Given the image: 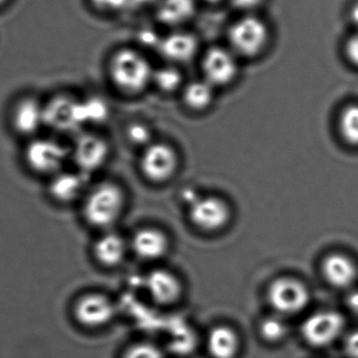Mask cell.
Masks as SVG:
<instances>
[{
    "mask_svg": "<svg viewBox=\"0 0 358 358\" xmlns=\"http://www.w3.org/2000/svg\"><path fill=\"white\" fill-rule=\"evenodd\" d=\"M125 206L124 189L115 182H102L86 196L83 216L88 224L105 231L120 220Z\"/></svg>",
    "mask_w": 358,
    "mask_h": 358,
    "instance_id": "6da1fadb",
    "label": "cell"
},
{
    "mask_svg": "<svg viewBox=\"0 0 358 358\" xmlns=\"http://www.w3.org/2000/svg\"><path fill=\"white\" fill-rule=\"evenodd\" d=\"M109 73L119 90L126 94H136L152 83L155 69L146 57L136 50H122L111 59Z\"/></svg>",
    "mask_w": 358,
    "mask_h": 358,
    "instance_id": "7a4b0ae2",
    "label": "cell"
},
{
    "mask_svg": "<svg viewBox=\"0 0 358 358\" xmlns=\"http://www.w3.org/2000/svg\"><path fill=\"white\" fill-rule=\"evenodd\" d=\"M69 159L71 149L52 138H37L25 147V164L31 171L39 176H57L63 171Z\"/></svg>",
    "mask_w": 358,
    "mask_h": 358,
    "instance_id": "3957f363",
    "label": "cell"
},
{
    "mask_svg": "<svg viewBox=\"0 0 358 358\" xmlns=\"http://www.w3.org/2000/svg\"><path fill=\"white\" fill-rule=\"evenodd\" d=\"M192 224L204 233L222 231L231 222V208L219 196L206 195L194 198L187 212Z\"/></svg>",
    "mask_w": 358,
    "mask_h": 358,
    "instance_id": "277c9868",
    "label": "cell"
},
{
    "mask_svg": "<svg viewBox=\"0 0 358 358\" xmlns=\"http://www.w3.org/2000/svg\"><path fill=\"white\" fill-rule=\"evenodd\" d=\"M268 39V27L258 17H243L229 29V44L233 52L239 56H258L267 45Z\"/></svg>",
    "mask_w": 358,
    "mask_h": 358,
    "instance_id": "5b68a950",
    "label": "cell"
},
{
    "mask_svg": "<svg viewBox=\"0 0 358 358\" xmlns=\"http://www.w3.org/2000/svg\"><path fill=\"white\" fill-rule=\"evenodd\" d=\"M84 124L81 101L69 94H58L44 104V126L57 134L79 131Z\"/></svg>",
    "mask_w": 358,
    "mask_h": 358,
    "instance_id": "8992f818",
    "label": "cell"
},
{
    "mask_svg": "<svg viewBox=\"0 0 358 358\" xmlns=\"http://www.w3.org/2000/svg\"><path fill=\"white\" fill-rule=\"evenodd\" d=\"M143 176L155 183H165L178 173V151L166 143H152L144 148L140 164Z\"/></svg>",
    "mask_w": 358,
    "mask_h": 358,
    "instance_id": "52a82bcc",
    "label": "cell"
},
{
    "mask_svg": "<svg viewBox=\"0 0 358 358\" xmlns=\"http://www.w3.org/2000/svg\"><path fill=\"white\" fill-rule=\"evenodd\" d=\"M269 304L280 315L301 313L309 303L308 288L294 278L282 277L273 280L267 289Z\"/></svg>",
    "mask_w": 358,
    "mask_h": 358,
    "instance_id": "ba28073f",
    "label": "cell"
},
{
    "mask_svg": "<svg viewBox=\"0 0 358 358\" xmlns=\"http://www.w3.org/2000/svg\"><path fill=\"white\" fill-rule=\"evenodd\" d=\"M71 149V159L84 174L98 171L109 157V145L104 138L94 134L78 136Z\"/></svg>",
    "mask_w": 358,
    "mask_h": 358,
    "instance_id": "9c48e42d",
    "label": "cell"
},
{
    "mask_svg": "<svg viewBox=\"0 0 358 358\" xmlns=\"http://www.w3.org/2000/svg\"><path fill=\"white\" fill-rule=\"evenodd\" d=\"M345 327L344 317L334 311L315 313L305 320L302 325V336L311 346H329L342 334Z\"/></svg>",
    "mask_w": 358,
    "mask_h": 358,
    "instance_id": "30bf717a",
    "label": "cell"
},
{
    "mask_svg": "<svg viewBox=\"0 0 358 358\" xmlns=\"http://www.w3.org/2000/svg\"><path fill=\"white\" fill-rule=\"evenodd\" d=\"M203 79L216 87L229 85L238 75L235 52L222 48H212L202 59Z\"/></svg>",
    "mask_w": 358,
    "mask_h": 358,
    "instance_id": "8fae6325",
    "label": "cell"
},
{
    "mask_svg": "<svg viewBox=\"0 0 358 358\" xmlns=\"http://www.w3.org/2000/svg\"><path fill=\"white\" fill-rule=\"evenodd\" d=\"M75 317L81 325L100 328L113 321L115 307L104 294H88L81 296L75 305Z\"/></svg>",
    "mask_w": 358,
    "mask_h": 358,
    "instance_id": "7c38bea8",
    "label": "cell"
},
{
    "mask_svg": "<svg viewBox=\"0 0 358 358\" xmlns=\"http://www.w3.org/2000/svg\"><path fill=\"white\" fill-rule=\"evenodd\" d=\"M145 285L150 298L162 306H171L182 296V282L176 273L168 269L151 271L147 275Z\"/></svg>",
    "mask_w": 358,
    "mask_h": 358,
    "instance_id": "4fadbf2b",
    "label": "cell"
},
{
    "mask_svg": "<svg viewBox=\"0 0 358 358\" xmlns=\"http://www.w3.org/2000/svg\"><path fill=\"white\" fill-rule=\"evenodd\" d=\"M131 248L142 260H159L169 252V237L162 229L144 227L134 234L131 239Z\"/></svg>",
    "mask_w": 358,
    "mask_h": 358,
    "instance_id": "5bb4252c",
    "label": "cell"
},
{
    "mask_svg": "<svg viewBox=\"0 0 358 358\" xmlns=\"http://www.w3.org/2000/svg\"><path fill=\"white\" fill-rule=\"evenodd\" d=\"M12 126L17 134L33 136L44 126V104L35 98H23L15 104Z\"/></svg>",
    "mask_w": 358,
    "mask_h": 358,
    "instance_id": "9a60e30c",
    "label": "cell"
},
{
    "mask_svg": "<svg viewBox=\"0 0 358 358\" xmlns=\"http://www.w3.org/2000/svg\"><path fill=\"white\" fill-rule=\"evenodd\" d=\"M128 244L124 237L115 231L103 234L94 242L92 252L99 264L105 267H117L125 260Z\"/></svg>",
    "mask_w": 358,
    "mask_h": 358,
    "instance_id": "2e32d148",
    "label": "cell"
},
{
    "mask_svg": "<svg viewBox=\"0 0 358 358\" xmlns=\"http://www.w3.org/2000/svg\"><path fill=\"white\" fill-rule=\"evenodd\" d=\"M85 189V174L80 171H62L52 176L48 185V193L57 202L71 203L83 195Z\"/></svg>",
    "mask_w": 358,
    "mask_h": 358,
    "instance_id": "e0dca14e",
    "label": "cell"
},
{
    "mask_svg": "<svg viewBox=\"0 0 358 358\" xmlns=\"http://www.w3.org/2000/svg\"><path fill=\"white\" fill-rule=\"evenodd\" d=\"M164 58L172 63H185L195 57L198 50V41L195 36L189 33L170 34L162 38L159 46Z\"/></svg>",
    "mask_w": 358,
    "mask_h": 358,
    "instance_id": "ac0fdd59",
    "label": "cell"
},
{
    "mask_svg": "<svg viewBox=\"0 0 358 358\" xmlns=\"http://www.w3.org/2000/svg\"><path fill=\"white\" fill-rule=\"evenodd\" d=\"M322 268L324 277L334 287H350L357 278V265L345 255L332 254L326 257Z\"/></svg>",
    "mask_w": 358,
    "mask_h": 358,
    "instance_id": "d6986e66",
    "label": "cell"
},
{
    "mask_svg": "<svg viewBox=\"0 0 358 358\" xmlns=\"http://www.w3.org/2000/svg\"><path fill=\"white\" fill-rule=\"evenodd\" d=\"M239 336L233 328L221 325L213 328L206 338V347L213 358H236L239 355Z\"/></svg>",
    "mask_w": 358,
    "mask_h": 358,
    "instance_id": "ffe728a7",
    "label": "cell"
},
{
    "mask_svg": "<svg viewBox=\"0 0 358 358\" xmlns=\"http://www.w3.org/2000/svg\"><path fill=\"white\" fill-rule=\"evenodd\" d=\"M196 12V0H159V20L170 27H178L189 21Z\"/></svg>",
    "mask_w": 358,
    "mask_h": 358,
    "instance_id": "44dd1931",
    "label": "cell"
},
{
    "mask_svg": "<svg viewBox=\"0 0 358 358\" xmlns=\"http://www.w3.org/2000/svg\"><path fill=\"white\" fill-rule=\"evenodd\" d=\"M182 99L185 106L191 110H206L214 102L215 87L204 79L189 82L183 88Z\"/></svg>",
    "mask_w": 358,
    "mask_h": 358,
    "instance_id": "7402d4cb",
    "label": "cell"
},
{
    "mask_svg": "<svg viewBox=\"0 0 358 358\" xmlns=\"http://www.w3.org/2000/svg\"><path fill=\"white\" fill-rule=\"evenodd\" d=\"M182 73L176 67L165 66L155 69L152 83L165 92H174L182 85Z\"/></svg>",
    "mask_w": 358,
    "mask_h": 358,
    "instance_id": "603a6c76",
    "label": "cell"
},
{
    "mask_svg": "<svg viewBox=\"0 0 358 358\" xmlns=\"http://www.w3.org/2000/svg\"><path fill=\"white\" fill-rule=\"evenodd\" d=\"M340 131L348 144L358 146V105L347 106L340 117Z\"/></svg>",
    "mask_w": 358,
    "mask_h": 358,
    "instance_id": "cb8c5ba5",
    "label": "cell"
},
{
    "mask_svg": "<svg viewBox=\"0 0 358 358\" xmlns=\"http://www.w3.org/2000/svg\"><path fill=\"white\" fill-rule=\"evenodd\" d=\"M84 124H100L108 117V106L100 98H88L81 101Z\"/></svg>",
    "mask_w": 358,
    "mask_h": 358,
    "instance_id": "d4e9b609",
    "label": "cell"
},
{
    "mask_svg": "<svg viewBox=\"0 0 358 358\" xmlns=\"http://www.w3.org/2000/svg\"><path fill=\"white\" fill-rule=\"evenodd\" d=\"M259 332L265 342L275 344L287 336V326L280 317H269L261 322Z\"/></svg>",
    "mask_w": 358,
    "mask_h": 358,
    "instance_id": "484cf974",
    "label": "cell"
},
{
    "mask_svg": "<svg viewBox=\"0 0 358 358\" xmlns=\"http://www.w3.org/2000/svg\"><path fill=\"white\" fill-rule=\"evenodd\" d=\"M127 138L130 142L136 146H142L144 148L152 144V131L150 128L144 123H134L128 127Z\"/></svg>",
    "mask_w": 358,
    "mask_h": 358,
    "instance_id": "4316f807",
    "label": "cell"
},
{
    "mask_svg": "<svg viewBox=\"0 0 358 358\" xmlns=\"http://www.w3.org/2000/svg\"><path fill=\"white\" fill-rule=\"evenodd\" d=\"M124 358H165L161 349L148 343H141L128 349Z\"/></svg>",
    "mask_w": 358,
    "mask_h": 358,
    "instance_id": "83f0119b",
    "label": "cell"
},
{
    "mask_svg": "<svg viewBox=\"0 0 358 358\" xmlns=\"http://www.w3.org/2000/svg\"><path fill=\"white\" fill-rule=\"evenodd\" d=\"M96 8L106 12H120L129 6L130 0H90Z\"/></svg>",
    "mask_w": 358,
    "mask_h": 358,
    "instance_id": "f1b7e54d",
    "label": "cell"
},
{
    "mask_svg": "<svg viewBox=\"0 0 358 358\" xmlns=\"http://www.w3.org/2000/svg\"><path fill=\"white\" fill-rule=\"evenodd\" d=\"M345 54L351 64L358 67V31L353 34L347 41L346 45H345Z\"/></svg>",
    "mask_w": 358,
    "mask_h": 358,
    "instance_id": "f546056e",
    "label": "cell"
},
{
    "mask_svg": "<svg viewBox=\"0 0 358 358\" xmlns=\"http://www.w3.org/2000/svg\"><path fill=\"white\" fill-rule=\"evenodd\" d=\"M140 40L144 45L148 46V48H157L159 50L162 38H159L155 31H152L151 29H146V31L141 33Z\"/></svg>",
    "mask_w": 358,
    "mask_h": 358,
    "instance_id": "4dcf8cb0",
    "label": "cell"
},
{
    "mask_svg": "<svg viewBox=\"0 0 358 358\" xmlns=\"http://www.w3.org/2000/svg\"><path fill=\"white\" fill-rule=\"evenodd\" d=\"M347 355L351 358H358V331L352 332L345 342Z\"/></svg>",
    "mask_w": 358,
    "mask_h": 358,
    "instance_id": "1f68e13d",
    "label": "cell"
},
{
    "mask_svg": "<svg viewBox=\"0 0 358 358\" xmlns=\"http://www.w3.org/2000/svg\"><path fill=\"white\" fill-rule=\"evenodd\" d=\"M234 6L240 10H252L260 6L263 0H229Z\"/></svg>",
    "mask_w": 358,
    "mask_h": 358,
    "instance_id": "d6a6232c",
    "label": "cell"
},
{
    "mask_svg": "<svg viewBox=\"0 0 358 358\" xmlns=\"http://www.w3.org/2000/svg\"><path fill=\"white\" fill-rule=\"evenodd\" d=\"M347 304L351 310L358 313V290L351 292L350 296L347 299Z\"/></svg>",
    "mask_w": 358,
    "mask_h": 358,
    "instance_id": "836d02e7",
    "label": "cell"
},
{
    "mask_svg": "<svg viewBox=\"0 0 358 358\" xmlns=\"http://www.w3.org/2000/svg\"><path fill=\"white\" fill-rule=\"evenodd\" d=\"M349 18H350L351 22L357 27L358 31V0L351 6Z\"/></svg>",
    "mask_w": 358,
    "mask_h": 358,
    "instance_id": "e575fe53",
    "label": "cell"
},
{
    "mask_svg": "<svg viewBox=\"0 0 358 358\" xmlns=\"http://www.w3.org/2000/svg\"><path fill=\"white\" fill-rule=\"evenodd\" d=\"M159 2V0H130V4H136V6H149V4Z\"/></svg>",
    "mask_w": 358,
    "mask_h": 358,
    "instance_id": "d590c367",
    "label": "cell"
},
{
    "mask_svg": "<svg viewBox=\"0 0 358 358\" xmlns=\"http://www.w3.org/2000/svg\"><path fill=\"white\" fill-rule=\"evenodd\" d=\"M206 1L213 2V3H214V2L221 1V0H206Z\"/></svg>",
    "mask_w": 358,
    "mask_h": 358,
    "instance_id": "8d00e7d4",
    "label": "cell"
},
{
    "mask_svg": "<svg viewBox=\"0 0 358 358\" xmlns=\"http://www.w3.org/2000/svg\"><path fill=\"white\" fill-rule=\"evenodd\" d=\"M6 1H8V0H0V6H2V4L6 3Z\"/></svg>",
    "mask_w": 358,
    "mask_h": 358,
    "instance_id": "74e56055",
    "label": "cell"
}]
</instances>
